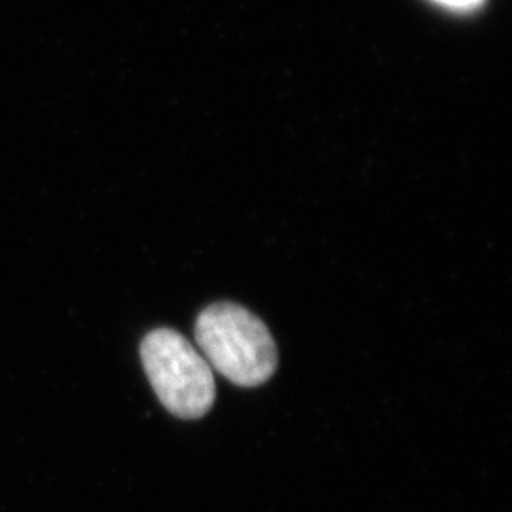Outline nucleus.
I'll list each match as a JSON object with an SVG mask.
<instances>
[{"label": "nucleus", "instance_id": "f257e3e1", "mask_svg": "<svg viewBox=\"0 0 512 512\" xmlns=\"http://www.w3.org/2000/svg\"><path fill=\"white\" fill-rule=\"evenodd\" d=\"M196 342L209 366L232 384L256 387L277 368V348L268 327L232 302L211 304L196 321Z\"/></svg>", "mask_w": 512, "mask_h": 512}, {"label": "nucleus", "instance_id": "f03ea898", "mask_svg": "<svg viewBox=\"0 0 512 512\" xmlns=\"http://www.w3.org/2000/svg\"><path fill=\"white\" fill-rule=\"evenodd\" d=\"M148 382L160 403L181 418H203L215 403V376L202 353L183 334L156 329L141 344Z\"/></svg>", "mask_w": 512, "mask_h": 512}, {"label": "nucleus", "instance_id": "7ed1b4c3", "mask_svg": "<svg viewBox=\"0 0 512 512\" xmlns=\"http://www.w3.org/2000/svg\"><path fill=\"white\" fill-rule=\"evenodd\" d=\"M437 2H442L446 6H454V8H473V6H478L482 0H437Z\"/></svg>", "mask_w": 512, "mask_h": 512}]
</instances>
